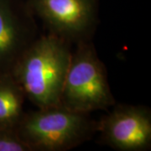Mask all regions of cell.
<instances>
[{"label":"cell","instance_id":"6da1fadb","mask_svg":"<svg viewBox=\"0 0 151 151\" xmlns=\"http://www.w3.org/2000/svg\"><path fill=\"white\" fill-rule=\"evenodd\" d=\"M72 45L50 34H40L11 70L26 99L38 108L60 104Z\"/></svg>","mask_w":151,"mask_h":151},{"label":"cell","instance_id":"7a4b0ae2","mask_svg":"<svg viewBox=\"0 0 151 151\" xmlns=\"http://www.w3.org/2000/svg\"><path fill=\"white\" fill-rule=\"evenodd\" d=\"M97 122L61 105L24 113L16 129L31 151H65L90 140Z\"/></svg>","mask_w":151,"mask_h":151},{"label":"cell","instance_id":"3957f363","mask_svg":"<svg viewBox=\"0 0 151 151\" xmlns=\"http://www.w3.org/2000/svg\"><path fill=\"white\" fill-rule=\"evenodd\" d=\"M114 104L106 67L92 41L75 45L59 105L76 112L90 113L108 110Z\"/></svg>","mask_w":151,"mask_h":151},{"label":"cell","instance_id":"277c9868","mask_svg":"<svg viewBox=\"0 0 151 151\" xmlns=\"http://www.w3.org/2000/svg\"><path fill=\"white\" fill-rule=\"evenodd\" d=\"M26 5L40 19L46 33L72 45L92 41L98 19V0H27Z\"/></svg>","mask_w":151,"mask_h":151},{"label":"cell","instance_id":"5b68a950","mask_svg":"<svg viewBox=\"0 0 151 151\" xmlns=\"http://www.w3.org/2000/svg\"><path fill=\"white\" fill-rule=\"evenodd\" d=\"M105 145L120 151H145L151 146V112L140 105L119 104L97 122Z\"/></svg>","mask_w":151,"mask_h":151},{"label":"cell","instance_id":"8992f818","mask_svg":"<svg viewBox=\"0 0 151 151\" xmlns=\"http://www.w3.org/2000/svg\"><path fill=\"white\" fill-rule=\"evenodd\" d=\"M40 35L25 2L0 0V74L10 73Z\"/></svg>","mask_w":151,"mask_h":151},{"label":"cell","instance_id":"52a82bcc","mask_svg":"<svg viewBox=\"0 0 151 151\" xmlns=\"http://www.w3.org/2000/svg\"><path fill=\"white\" fill-rule=\"evenodd\" d=\"M25 94L11 73L0 74V129H16L24 115Z\"/></svg>","mask_w":151,"mask_h":151},{"label":"cell","instance_id":"ba28073f","mask_svg":"<svg viewBox=\"0 0 151 151\" xmlns=\"http://www.w3.org/2000/svg\"><path fill=\"white\" fill-rule=\"evenodd\" d=\"M0 151H31L16 129H0Z\"/></svg>","mask_w":151,"mask_h":151}]
</instances>
